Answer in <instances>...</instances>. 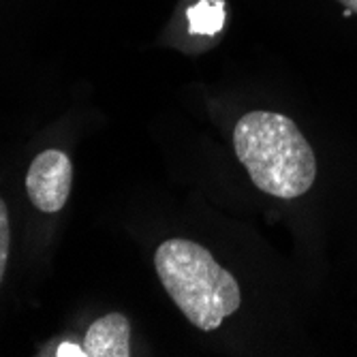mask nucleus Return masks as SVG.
<instances>
[{
	"label": "nucleus",
	"instance_id": "obj_1",
	"mask_svg": "<svg viewBox=\"0 0 357 357\" xmlns=\"http://www.w3.org/2000/svg\"><path fill=\"white\" fill-rule=\"evenodd\" d=\"M240 163L259 190L278 199L308 192L317 178V158L298 124L274 112H250L234 131Z\"/></svg>",
	"mask_w": 357,
	"mask_h": 357
},
{
	"label": "nucleus",
	"instance_id": "obj_2",
	"mask_svg": "<svg viewBox=\"0 0 357 357\" xmlns=\"http://www.w3.org/2000/svg\"><path fill=\"white\" fill-rule=\"evenodd\" d=\"M154 268L169 298L195 328L212 332L240 308V287L208 248L172 238L156 248Z\"/></svg>",
	"mask_w": 357,
	"mask_h": 357
},
{
	"label": "nucleus",
	"instance_id": "obj_3",
	"mask_svg": "<svg viewBox=\"0 0 357 357\" xmlns=\"http://www.w3.org/2000/svg\"><path fill=\"white\" fill-rule=\"evenodd\" d=\"M73 182V165L60 150L41 152L28 169L26 190L28 199L45 214L60 212L69 199Z\"/></svg>",
	"mask_w": 357,
	"mask_h": 357
},
{
	"label": "nucleus",
	"instance_id": "obj_4",
	"mask_svg": "<svg viewBox=\"0 0 357 357\" xmlns=\"http://www.w3.org/2000/svg\"><path fill=\"white\" fill-rule=\"evenodd\" d=\"M86 357H128L131 355V323L120 312L96 319L84 336Z\"/></svg>",
	"mask_w": 357,
	"mask_h": 357
},
{
	"label": "nucleus",
	"instance_id": "obj_5",
	"mask_svg": "<svg viewBox=\"0 0 357 357\" xmlns=\"http://www.w3.org/2000/svg\"><path fill=\"white\" fill-rule=\"evenodd\" d=\"M188 22L192 35H216L225 22L222 0H199L188 9Z\"/></svg>",
	"mask_w": 357,
	"mask_h": 357
},
{
	"label": "nucleus",
	"instance_id": "obj_6",
	"mask_svg": "<svg viewBox=\"0 0 357 357\" xmlns=\"http://www.w3.org/2000/svg\"><path fill=\"white\" fill-rule=\"evenodd\" d=\"M9 244H11V227H9V212L5 202L0 199V282H3L7 259H9Z\"/></svg>",
	"mask_w": 357,
	"mask_h": 357
},
{
	"label": "nucleus",
	"instance_id": "obj_7",
	"mask_svg": "<svg viewBox=\"0 0 357 357\" xmlns=\"http://www.w3.org/2000/svg\"><path fill=\"white\" fill-rule=\"evenodd\" d=\"M56 355H58V357H64V355H77V357H86V353H84V347H77V344H73V342H62V344L58 347Z\"/></svg>",
	"mask_w": 357,
	"mask_h": 357
},
{
	"label": "nucleus",
	"instance_id": "obj_8",
	"mask_svg": "<svg viewBox=\"0 0 357 357\" xmlns=\"http://www.w3.org/2000/svg\"><path fill=\"white\" fill-rule=\"evenodd\" d=\"M338 3H340L342 7H347L351 13H355V15H357V0H338Z\"/></svg>",
	"mask_w": 357,
	"mask_h": 357
}]
</instances>
